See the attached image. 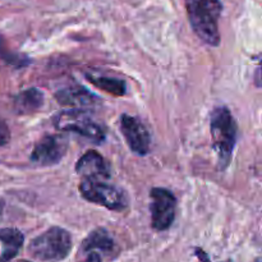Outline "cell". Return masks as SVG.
Instances as JSON below:
<instances>
[{
    "mask_svg": "<svg viewBox=\"0 0 262 262\" xmlns=\"http://www.w3.org/2000/svg\"><path fill=\"white\" fill-rule=\"evenodd\" d=\"M189 23L200 40L210 46L220 42L219 19L223 5L220 0H186Z\"/></svg>",
    "mask_w": 262,
    "mask_h": 262,
    "instance_id": "cell-1",
    "label": "cell"
},
{
    "mask_svg": "<svg viewBox=\"0 0 262 262\" xmlns=\"http://www.w3.org/2000/svg\"><path fill=\"white\" fill-rule=\"evenodd\" d=\"M210 130L214 141V148L217 154L219 168L225 169L229 165L237 141V124L228 107L220 106L212 112L210 118Z\"/></svg>",
    "mask_w": 262,
    "mask_h": 262,
    "instance_id": "cell-2",
    "label": "cell"
},
{
    "mask_svg": "<svg viewBox=\"0 0 262 262\" xmlns=\"http://www.w3.org/2000/svg\"><path fill=\"white\" fill-rule=\"evenodd\" d=\"M72 235L66 229L53 227L33 238L28 246L31 256L40 261L58 262L68 257L72 250Z\"/></svg>",
    "mask_w": 262,
    "mask_h": 262,
    "instance_id": "cell-3",
    "label": "cell"
},
{
    "mask_svg": "<svg viewBox=\"0 0 262 262\" xmlns=\"http://www.w3.org/2000/svg\"><path fill=\"white\" fill-rule=\"evenodd\" d=\"M54 125L63 132H73L95 143L105 140V129L89 112L82 109L64 110L54 119Z\"/></svg>",
    "mask_w": 262,
    "mask_h": 262,
    "instance_id": "cell-4",
    "label": "cell"
},
{
    "mask_svg": "<svg viewBox=\"0 0 262 262\" xmlns=\"http://www.w3.org/2000/svg\"><path fill=\"white\" fill-rule=\"evenodd\" d=\"M79 191L84 200L112 211H123L128 206L127 196L118 187L96 179H83Z\"/></svg>",
    "mask_w": 262,
    "mask_h": 262,
    "instance_id": "cell-5",
    "label": "cell"
},
{
    "mask_svg": "<svg viewBox=\"0 0 262 262\" xmlns=\"http://www.w3.org/2000/svg\"><path fill=\"white\" fill-rule=\"evenodd\" d=\"M151 225L156 232H164L169 229L176 219L177 199L169 189L158 188L151 189Z\"/></svg>",
    "mask_w": 262,
    "mask_h": 262,
    "instance_id": "cell-6",
    "label": "cell"
},
{
    "mask_svg": "<svg viewBox=\"0 0 262 262\" xmlns=\"http://www.w3.org/2000/svg\"><path fill=\"white\" fill-rule=\"evenodd\" d=\"M67 148H68V142L63 136H45L33 147L31 161L38 166L55 165L64 158Z\"/></svg>",
    "mask_w": 262,
    "mask_h": 262,
    "instance_id": "cell-7",
    "label": "cell"
},
{
    "mask_svg": "<svg viewBox=\"0 0 262 262\" xmlns=\"http://www.w3.org/2000/svg\"><path fill=\"white\" fill-rule=\"evenodd\" d=\"M120 129L130 150L137 155H146L150 151L151 137L147 128L137 118L123 114L120 118Z\"/></svg>",
    "mask_w": 262,
    "mask_h": 262,
    "instance_id": "cell-8",
    "label": "cell"
},
{
    "mask_svg": "<svg viewBox=\"0 0 262 262\" xmlns=\"http://www.w3.org/2000/svg\"><path fill=\"white\" fill-rule=\"evenodd\" d=\"M76 171L83 179L105 181L110 178V169L105 159L96 151H87L76 164Z\"/></svg>",
    "mask_w": 262,
    "mask_h": 262,
    "instance_id": "cell-9",
    "label": "cell"
},
{
    "mask_svg": "<svg viewBox=\"0 0 262 262\" xmlns=\"http://www.w3.org/2000/svg\"><path fill=\"white\" fill-rule=\"evenodd\" d=\"M55 97L61 105H68L74 109L82 110H83V107L92 106V105L97 104V101H100V99H97L94 94H91L89 90L79 86V84L60 90V91L56 92Z\"/></svg>",
    "mask_w": 262,
    "mask_h": 262,
    "instance_id": "cell-10",
    "label": "cell"
},
{
    "mask_svg": "<svg viewBox=\"0 0 262 262\" xmlns=\"http://www.w3.org/2000/svg\"><path fill=\"white\" fill-rule=\"evenodd\" d=\"M25 237L14 228H0V262H9L22 248Z\"/></svg>",
    "mask_w": 262,
    "mask_h": 262,
    "instance_id": "cell-11",
    "label": "cell"
},
{
    "mask_svg": "<svg viewBox=\"0 0 262 262\" xmlns=\"http://www.w3.org/2000/svg\"><path fill=\"white\" fill-rule=\"evenodd\" d=\"M43 95L40 90L30 89L20 92L14 100V109L18 114H30L35 113L42 106Z\"/></svg>",
    "mask_w": 262,
    "mask_h": 262,
    "instance_id": "cell-12",
    "label": "cell"
},
{
    "mask_svg": "<svg viewBox=\"0 0 262 262\" xmlns=\"http://www.w3.org/2000/svg\"><path fill=\"white\" fill-rule=\"evenodd\" d=\"M82 247L86 252H96L99 250L101 252L109 253L114 250L115 243L107 230L102 229V228H97L94 232L90 233L89 237L84 239Z\"/></svg>",
    "mask_w": 262,
    "mask_h": 262,
    "instance_id": "cell-13",
    "label": "cell"
},
{
    "mask_svg": "<svg viewBox=\"0 0 262 262\" xmlns=\"http://www.w3.org/2000/svg\"><path fill=\"white\" fill-rule=\"evenodd\" d=\"M87 78L97 89L104 90L105 92H109V94L115 95V96H122V95L125 94V90H127L125 82L122 81V79L104 76H92V74H87Z\"/></svg>",
    "mask_w": 262,
    "mask_h": 262,
    "instance_id": "cell-14",
    "label": "cell"
},
{
    "mask_svg": "<svg viewBox=\"0 0 262 262\" xmlns=\"http://www.w3.org/2000/svg\"><path fill=\"white\" fill-rule=\"evenodd\" d=\"M10 140V130L8 125L5 124L4 120L0 118V146H4L9 142Z\"/></svg>",
    "mask_w": 262,
    "mask_h": 262,
    "instance_id": "cell-15",
    "label": "cell"
},
{
    "mask_svg": "<svg viewBox=\"0 0 262 262\" xmlns=\"http://www.w3.org/2000/svg\"><path fill=\"white\" fill-rule=\"evenodd\" d=\"M84 262H101V257H100V255L97 252H91L87 256Z\"/></svg>",
    "mask_w": 262,
    "mask_h": 262,
    "instance_id": "cell-16",
    "label": "cell"
},
{
    "mask_svg": "<svg viewBox=\"0 0 262 262\" xmlns=\"http://www.w3.org/2000/svg\"><path fill=\"white\" fill-rule=\"evenodd\" d=\"M19 262H30V261H25V260H22V261H19Z\"/></svg>",
    "mask_w": 262,
    "mask_h": 262,
    "instance_id": "cell-17",
    "label": "cell"
}]
</instances>
